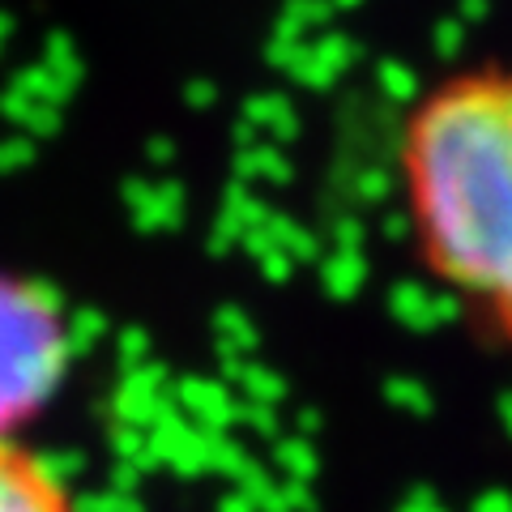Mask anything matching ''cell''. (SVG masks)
<instances>
[{
  "instance_id": "cell-3",
  "label": "cell",
  "mask_w": 512,
  "mask_h": 512,
  "mask_svg": "<svg viewBox=\"0 0 512 512\" xmlns=\"http://www.w3.org/2000/svg\"><path fill=\"white\" fill-rule=\"evenodd\" d=\"M0 512H73L64 478L22 440L0 444Z\"/></svg>"
},
{
  "instance_id": "cell-1",
  "label": "cell",
  "mask_w": 512,
  "mask_h": 512,
  "mask_svg": "<svg viewBox=\"0 0 512 512\" xmlns=\"http://www.w3.org/2000/svg\"><path fill=\"white\" fill-rule=\"evenodd\" d=\"M397 180L423 269L512 342V64H466L410 103Z\"/></svg>"
},
{
  "instance_id": "cell-2",
  "label": "cell",
  "mask_w": 512,
  "mask_h": 512,
  "mask_svg": "<svg viewBox=\"0 0 512 512\" xmlns=\"http://www.w3.org/2000/svg\"><path fill=\"white\" fill-rule=\"evenodd\" d=\"M73 338L60 299L43 282L0 269V444L56 402L69 376Z\"/></svg>"
}]
</instances>
